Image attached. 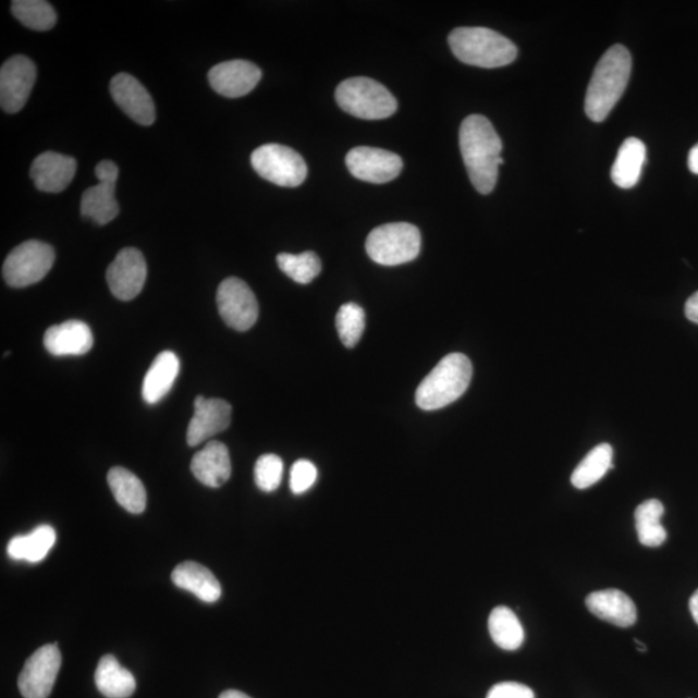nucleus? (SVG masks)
<instances>
[{"mask_svg":"<svg viewBox=\"0 0 698 698\" xmlns=\"http://www.w3.org/2000/svg\"><path fill=\"white\" fill-rule=\"evenodd\" d=\"M180 371V362L174 352L164 351L151 364L143 383V397L148 404H157L168 395Z\"/></svg>","mask_w":698,"mask_h":698,"instance_id":"nucleus-23","label":"nucleus"},{"mask_svg":"<svg viewBox=\"0 0 698 698\" xmlns=\"http://www.w3.org/2000/svg\"><path fill=\"white\" fill-rule=\"evenodd\" d=\"M147 261L134 247L123 248L107 269L110 292L123 302L133 301L147 281Z\"/></svg>","mask_w":698,"mask_h":698,"instance_id":"nucleus-13","label":"nucleus"},{"mask_svg":"<svg viewBox=\"0 0 698 698\" xmlns=\"http://www.w3.org/2000/svg\"><path fill=\"white\" fill-rule=\"evenodd\" d=\"M57 254L40 241H26L10 253L3 265V278L11 287H26L44 280L51 271Z\"/></svg>","mask_w":698,"mask_h":698,"instance_id":"nucleus-7","label":"nucleus"},{"mask_svg":"<svg viewBox=\"0 0 698 698\" xmlns=\"http://www.w3.org/2000/svg\"><path fill=\"white\" fill-rule=\"evenodd\" d=\"M449 46L455 58L473 66L501 68L517 58L513 41L488 27H458L449 36Z\"/></svg>","mask_w":698,"mask_h":698,"instance_id":"nucleus-4","label":"nucleus"},{"mask_svg":"<svg viewBox=\"0 0 698 698\" xmlns=\"http://www.w3.org/2000/svg\"><path fill=\"white\" fill-rule=\"evenodd\" d=\"M108 482L114 499L131 514H143L147 507V490L136 475L123 467H114L108 474Z\"/></svg>","mask_w":698,"mask_h":698,"instance_id":"nucleus-26","label":"nucleus"},{"mask_svg":"<svg viewBox=\"0 0 698 698\" xmlns=\"http://www.w3.org/2000/svg\"><path fill=\"white\" fill-rule=\"evenodd\" d=\"M487 698H536L534 690L524 684L503 682L490 688Z\"/></svg>","mask_w":698,"mask_h":698,"instance_id":"nucleus-36","label":"nucleus"},{"mask_svg":"<svg viewBox=\"0 0 698 698\" xmlns=\"http://www.w3.org/2000/svg\"><path fill=\"white\" fill-rule=\"evenodd\" d=\"M336 330L341 341L347 348H354L362 340L365 330V313L358 304H343L336 314Z\"/></svg>","mask_w":698,"mask_h":698,"instance_id":"nucleus-33","label":"nucleus"},{"mask_svg":"<svg viewBox=\"0 0 698 698\" xmlns=\"http://www.w3.org/2000/svg\"><path fill=\"white\" fill-rule=\"evenodd\" d=\"M99 184L88 188L82 196V217L93 219L96 224L106 225L119 217L120 205L115 198V184L120 170L112 161H101L96 166Z\"/></svg>","mask_w":698,"mask_h":698,"instance_id":"nucleus-10","label":"nucleus"},{"mask_svg":"<svg viewBox=\"0 0 698 698\" xmlns=\"http://www.w3.org/2000/svg\"><path fill=\"white\" fill-rule=\"evenodd\" d=\"M460 147L469 180L481 195L495 188L502 158V140L486 117L474 114L462 122Z\"/></svg>","mask_w":698,"mask_h":698,"instance_id":"nucleus-1","label":"nucleus"},{"mask_svg":"<svg viewBox=\"0 0 698 698\" xmlns=\"http://www.w3.org/2000/svg\"><path fill=\"white\" fill-rule=\"evenodd\" d=\"M663 513H665V509L659 500L642 502L635 510V527H637L639 542L642 546L659 548L666 541V529L661 524Z\"/></svg>","mask_w":698,"mask_h":698,"instance_id":"nucleus-29","label":"nucleus"},{"mask_svg":"<svg viewBox=\"0 0 698 698\" xmlns=\"http://www.w3.org/2000/svg\"><path fill=\"white\" fill-rule=\"evenodd\" d=\"M77 172V161L73 157L46 151L34 160L30 177L41 192L61 193L71 185Z\"/></svg>","mask_w":698,"mask_h":698,"instance_id":"nucleus-18","label":"nucleus"},{"mask_svg":"<svg viewBox=\"0 0 698 698\" xmlns=\"http://www.w3.org/2000/svg\"><path fill=\"white\" fill-rule=\"evenodd\" d=\"M473 364L462 354L441 359L418 385L416 403L421 411H439L457 401L473 379Z\"/></svg>","mask_w":698,"mask_h":698,"instance_id":"nucleus-3","label":"nucleus"},{"mask_svg":"<svg viewBox=\"0 0 698 698\" xmlns=\"http://www.w3.org/2000/svg\"><path fill=\"white\" fill-rule=\"evenodd\" d=\"M489 634L504 651H516L524 642L525 634L519 619L507 607H497L488 621Z\"/></svg>","mask_w":698,"mask_h":698,"instance_id":"nucleus-28","label":"nucleus"},{"mask_svg":"<svg viewBox=\"0 0 698 698\" xmlns=\"http://www.w3.org/2000/svg\"><path fill=\"white\" fill-rule=\"evenodd\" d=\"M335 99L345 113L362 120H385L397 110L395 96L379 82L365 77L342 82Z\"/></svg>","mask_w":698,"mask_h":698,"instance_id":"nucleus-5","label":"nucleus"},{"mask_svg":"<svg viewBox=\"0 0 698 698\" xmlns=\"http://www.w3.org/2000/svg\"><path fill=\"white\" fill-rule=\"evenodd\" d=\"M11 10L21 24L33 30H50L58 21L53 7L44 0H15Z\"/></svg>","mask_w":698,"mask_h":698,"instance_id":"nucleus-31","label":"nucleus"},{"mask_svg":"<svg viewBox=\"0 0 698 698\" xmlns=\"http://www.w3.org/2000/svg\"><path fill=\"white\" fill-rule=\"evenodd\" d=\"M421 236L409 223H390L376 228L366 240V253L380 266L405 265L418 258Z\"/></svg>","mask_w":698,"mask_h":698,"instance_id":"nucleus-6","label":"nucleus"},{"mask_svg":"<svg viewBox=\"0 0 698 698\" xmlns=\"http://www.w3.org/2000/svg\"><path fill=\"white\" fill-rule=\"evenodd\" d=\"M57 530L51 525H40L32 534L13 537L7 548L12 559L25 560L27 563H39L57 543Z\"/></svg>","mask_w":698,"mask_h":698,"instance_id":"nucleus-27","label":"nucleus"},{"mask_svg":"<svg viewBox=\"0 0 698 698\" xmlns=\"http://www.w3.org/2000/svg\"><path fill=\"white\" fill-rule=\"evenodd\" d=\"M345 164L352 175L372 184L392 182L403 170V160L390 150L357 147L348 151Z\"/></svg>","mask_w":698,"mask_h":698,"instance_id":"nucleus-14","label":"nucleus"},{"mask_svg":"<svg viewBox=\"0 0 698 698\" xmlns=\"http://www.w3.org/2000/svg\"><path fill=\"white\" fill-rule=\"evenodd\" d=\"M217 303L221 319L234 330L247 331L258 320L257 296L247 283L240 279L230 278L220 283Z\"/></svg>","mask_w":698,"mask_h":698,"instance_id":"nucleus-9","label":"nucleus"},{"mask_svg":"<svg viewBox=\"0 0 698 698\" xmlns=\"http://www.w3.org/2000/svg\"><path fill=\"white\" fill-rule=\"evenodd\" d=\"M195 478L210 488H220L230 480L232 463L228 448L220 441L207 442L203 451L196 453L191 463Z\"/></svg>","mask_w":698,"mask_h":698,"instance_id":"nucleus-21","label":"nucleus"},{"mask_svg":"<svg viewBox=\"0 0 698 698\" xmlns=\"http://www.w3.org/2000/svg\"><path fill=\"white\" fill-rule=\"evenodd\" d=\"M171 578L179 589L195 593L205 603H216L221 597V586L217 577L206 566L198 563L179 564L172 572Z\"/></svg>","mask_w":698,"mask_h":698,"instance_id":"nucleus-22","label":"nucleus"},{"mask_svg":"<svg viewBox=\"0 0 698 698\" xmlns=\"http://www.w3.org/2000/svg\"><path fill=\"white\" fill-rule=\"evenodd\" d=\"M317 468L313 462L307 460L296 461L290 473V489L294 494L308 492L315 486L317 480Z\"/></svg>","mask_w":698,"mask_h":698,"instance_id":"nucleus-35","label":"nucleus"},{"mask_svg":"<svg viewBox=\"0 0 698 698\" xmlns=\"http://www.w3.org/2000/svg\"><path fill=\"white\" fill-rule=\"evenodd\" d=\"M586 607L593 616L619 627H630L638 619L633 599L616 589L591 592L586 598Z\"/></svg>","mask_w":698,"mask_h":698,"instance_id":"nucleus-20","label":"nucleus"},{"mask_svg":"<svg viewBox=\"0 0 698 698\" xmlns=\"http://www.w3.org/2000/svg\"><path fill=\"white\" fill-rule=\"evenodd\" d=\"M632 54L616 45L600 59L587 87L585 112L593 122H603L624 95L632 75Z\"/></svg>","mask_w":698,"mask_h":698,"instance_id":"nucleus-2","label":"nucleus"},{"mask_svg":"<svg viewBox=\"0 0 698 698\" xmlns=\"http://www.w3.org/2000/svg\"><path fill=\"white\" fill-rule=\"evenodd\" d=\"M252 164L262 179L286 188L299 186L308 175L306 161L298 151L280 144H266L255 149Z\"/></svg>","mask_w":698,"mask_h":698,"instance_id":"nucleus-8","label":"nucleus"},{"mask_svg":"<svg viewBox=\"0 0 698 698\" xmlns=\"http://www.w3.org/2000/svg\"><path fill=\"white\" fill-rule=\"evenodd\" d=\"M110 94H112L117 106H119L131 120L150 126L156 121V107L154 99L139 81L133 75L121 73L110 82Z\"/></svg>","mask_w":698,"mask_h":698,"instance_id":"nucleus-16","label":"nucleus"},{"mask_svg":"<svg viewBox=\"0 0 698 698\" xmlns=\"http://www.w3.org/2000/svg\"><path fill=\"white\" fill-rule=\"evenodd\" d=\"M61 666L57 645H47L34 652L19 676V689L25 698L50 697Z\"/></svg>","mask_w":698,"mask_h":698,"instance_id":"nucleus-11","label":"nucleus"},{"mask_svg":"<svg viewBox=\"0 0 698 698\" xmlns=\"http://www.w3.org/2000/svg\"><path fill=\"white\" fill-rule=\"evenodd\" d=\"M647 149L645 143L637 137H628L621 145L616 161L612 166L613 183L622 189H630L637 185L646 162Z\"/></svg>","mask_w":698,"mask_h":698,"instance_id":"nucleus-24","label":"nucleus"},{"mask_svg":"<svg viewBox=\"0 0 698 698\" xmlns=\"http://www.w3.org/2000/svg\"><path fill=\"white\" fill-rule=\"evenodd\" d=\"M96 687L108 698H127L136 689L134 675L114 656H103L95 673Z\"/></svg>","mask_w":698,"mask_h":698,"instance_id":"nucleus-25","label":"nucleus"},{"mask_svg":"<svg viewBox=\"0 0 698 698\" xmlns=\"http://www.w3.org/2000/svg\"><path fill=\"white\" fill-rule=\"evenodd\" d=\"M635 642H637V646H638V649H639L640 652H646L647 651V647L645 645H642L641 641H639L638 639H635Z\"/></svg>","mask_w":698,"mask_h":698,"instance_id":"nucleus-41","label":"nucleus"},{"mask_svg":"<svg viewBox=\"0 0 698 698\" xmlns=\"http://www.w3.org/2000/svg\"><path fill=\"white\" fill-rule=\"evenodd\" d=\"M689 611H690V614H693V617L696 621V624L698 625V589L696 590L694 596L690 597Z\"/></svg>","mask_w":698,"mask_h":698,"instance_id":"nucleus-39","label":"nucleus"},{"mask_svg":"<svg viewBox=\"0 0 698 698\" xmlns=\"http://www.w3.org/2000/svg\"><path fill=\"white\" fill-rule=\"evenodd\" d=\"M231 420L232 406L225 400L197 396L195 416L191 419L188 432H186L188 445L197 446L225 431L230 427Z\"/></svg>","mask_w":698,"mask_h":698,"instance_id":"nucleus-17","label":"nucleus"},{"mask_svg":"<svg viewBox=\"0 0 698 698\" xmlns=\"http://www.w3.org/2000/svg\"><path fill=\"white\" fill-rule=\"evenodd\" d=\"M37 68L26 57H13L0 69V106L5 113H17L29 99Z\"/></svg>","mask_w":698,"mask_h":698,"instance_id":"nucleus-12","label":"nucleus"},{"mask_svg":"<svg viewBox=\"0 0 698 698\" xmlns=\"http://www.w3.org/2000/svg\"><path fill=\"white\" fill-rule=\"evenodd\" d=\"M686 316L689 321L698 324V292L695 293L686 303Z\"/></svg>","mask_w":698,"mask_h":698,"instance_id":"nucleus-37","label":"nucleus"},{"mask_svg":"<svg viewBox=\"0 0 698 698\" xmlns=\"http://www.w3.org/2000/svg\"><path fill=\"white\" fill-rule=\"evenodd\" d=\"M94 335L88 324L78 320H71L54 324L46 331L45 347L51 355L82 356L91 351Z\"/></svg>","mask_w":698,"mask_h":698,"instance_id":"nucleus-19","label":"nucleus"},{"mask_svg":"<svg viewBox=\"0 0 698 698\" xmlns=\"http://www.w3.org/2000/svg\"><path fill=\"white\" fill-rule=\"evenodd\" d=\"M260 79V69L246 60L221 62L209 72V82L213 91L230 99L250 94Z\"/></svg>","mask_w":698,"mask_h":698,"instance_id":"nucleus-15","label":"nucleus"},{"mask_svg":"<svg viewBox=\"0 0 698 698\" xmlns=\"http://www.w3.org/2000/svg\"><path fill=\"white\" fill-rule=\"evenodd\" d=\"M278 265L287 278L301 285H307L321 273V260L313 252L299 255L282 253L278 257Z\"/></svg>","mask_w":698,"mask_h":698,"instance_id":"nucleus-32","label":"nucleus"},{"mask_svg":"<svg viewBox=\"0 0 698 698\" xmlns=\"http://www.w3.org/2000/svg\"><path fill=\"white\" fill-rule=\"evenodd\" d=\"M255 482L261 492L272 493L279 489L283 476V462L275 454H265L255 465Z\"/></svg>","mask_w":698,"mask_h":698,"instance_id":"nucleus-34","label":"nucleus"},{"mask_svg":"<svg viewBox=\"0 0 698 698\" xmlns=\"http://www.w3.org/2000/svg\"><path fill=\"white\" fill-rule=\"evenodd\" d=\"M612 458L613 449L607 442L593 448L572 474L573 487L587 489L603 479L604 475L613 468Z\"/></svg>","mask_w":698,"mask_h":698,"instance_id":"nucleus-30","label":"nucleus"},{"mask_svg":"<svg viewBox=\"0 0 698 698\" xmlns=\"http://www.w3.org/2000/svg\"><path fill=\"white\" fill-rule=\"evenodd\" d=\"M688 168L693 174L698 175V144L689 151Z\"/></svg>","mask_w":698,"mask_h":698,"instance_id":"nucleus-38","label":"nucleus"},{"mask_svg":"<svg viewBox=\"0 0 698 698\" xmlns=\"http://www.w3.org/2000/svg\"><path fill=\"white\" fill-rule=\"evenodd\" d=\"M219 698H252V697H248L247 695L240 693V690L230 689L221 694Z\"/></svg>","mask_w":698,"mask_h":698,"instance_id":"nucleus-40","label":"nucleus"}]
</instances>
